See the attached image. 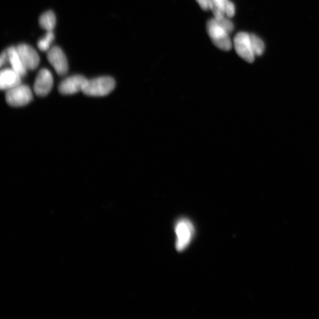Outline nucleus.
<instances>
[{
	"label": "nucleus",
	"instance_id": "f8f14e48",
	"mask_svg": "<svg viewBox=\"0 0 319 319\" xmlns=\"http://www.w3.org/2000/svg\"><path fill=\"white\" fill-rule=\"evenodd\" d=\"M229 0H211V8L214 18L219 20L225 17V8Z\"/></svg>",
	"mask_w": 319,
	"mask_h": 319
},
{
	"label": "nucleus",
	"instance_id": "7ed1b4c3",
	"mask_svg": "<svg viewBox=\"0 0 319 319\" xmlns=\"http://www.w3.org/2000/svg\"><path fill=\"white\" fill-rule=\"evenodd\" d=\"M33 94L28 86L20 85L7 91L5 100L8 105L14 107L23 106L31 102Z\"/></svg>",
	"mask_w": 319,
	"mask_h": 319
},
{
	"label": "nucleus",
	"instance_id": "9b49d317",
	"mask_svg": "<svg viewBox=\"0 0 319 319\" xmlns=\"http://www.w3.org/2000/svg\"><path fill=\"white\" fill-rule=\"evenodd\" d=\"M8 60L10 62L11 68L19 74L21 77L25 76L27 69L21 60L18 53L17 47H11L7 49Z\"/></svg>",
	"mask_w": 319,
	"mask_h": 319
},
{
	"label": "nucleus",
	"instance_id": "f257e3e1",
	"mask_svg": "<svg viewBox=\"0 0 319 319\" xmlns=\"http://www.w3.org/2000/svg\"><path fill=\"white\" fill-rule=\"evenodd\" d=\"M115 85L114 79L110 76L88 80L83 93L91 97L106 96L114 90Z\"/></svg>",
	"mask_w": 319,
	"mask_h": 319
},
{
	"label": "nucleus",
	"instance_id": "dca6fc26",
	"mask_svg": "<svg viewBox=\"0 0 319 319\" xmlns=\"http://www.w3.org/2000/svg\"><path fill=\"white\" fill-rule=\"evenodd\" d=\"M219 23L221 25L224 29L226 30L228 33H231L234 29V24L232 21H230L228 18L225 17L222 18V19L217 20Z\"/></svg>",
	"mask_w": 319,
	"mask_h": 319
},
{
	"label": "nucleus",
	"instance_id": "9d476101",
	"mask_svg": "<svg viewBox=\"0 0 319 319\" xmlns=\"http://www.w3.org/2000/svg\"><path fill=\"white\" fill-rule=\"evenodd\" d=\"M21 76L11 68L1 70L0 73V88L2 90L8 91L21 84Z\"/></svg>",
	"mask_w": 319,
	"mask_h": 319
},
{
	"label": "nucleus",
	"instance_id": "1a4fd4ad",
	"mask_svg": "<svg viewBox=\"0 0 319 319\" xmlns=\"http://www.w3.org/2000/svg\"><path fill=\"white\" fill-rule=\"evenodd\" d=\"M17 49L27 69H36L40 63V57L35 49L26 44L18 45Z\"/></svg>",
	"mask_w": 319,
	"mask_h": 319
},
{
	"label": "nucleus",
	"instance_id": "2eb2a0df",
	"mask_svg": "<svg viewBox=\"0 0 319 319\" xmlns=\"http://www.w3.org/2000/svg\"><path fill=\"white\" fill-rule=\"evenodd\" d=\"M54 39L53 31L47 32L44 38L40 40L38 43V47L41 51H48L49 50L51 43Z\"/></svg>",
	"mask_w": 319,
	"mask_h": 319
},
{
	"label": "nucleus",
	"instance_id": "4468645a",
	"mask_svg": "<svg viewBox=\"0 0 319 319\" xmlns=\"http://www.w3.org/2000/svg\"><path fill=\"white\" fill-rule=\"evenodd\" d=\"M251 47L255 56H261L265 50V43L256 35H250Z\"/></svg>",
	"mask_w": 319,
	"mask_h": 319
},
{
	"label": "nucleus",
	"instance_id": "f03ea898",
	"mask_svg": "<svg viewBox=\"0 0 319 319\" xmlns=\"http://www.w3.org/2000/svg\"><path fill=\"white\" fill-rule=\"evenodd\" d=\"M207 28L212 41L217 48L224 51L231 50L232 45L229 33L223 28L215 18H212L208 21Z\"/></svg>",
	"mask_w": 319,
	"mask_h": 319
},
{
	"label": "nucleus",
	"instance_id": "39448f33",
	"mask_svg": "<svg viewBox=\"0 0 319 319\" xmlns=\"http://www.w3.org/2000/svg\"><path fill=\"white\" fill-rule=\"evenodd\" d=\"M234 43L235 51L239 56L248 62H253L255 55L251 47L250 35L245 32L239 33L235 36Z\"/></svg>",
	"mask_w": 319,
	"mask_h": 319
},
{
	"label": "nucleus",
	"instance_id": "a211bd4d",
	"mask_svg": "<svg viewBox=\"0 0 319 319\" xmlns=\"http://www.w3.org/2000/svg\"><path fill=\"white\" fill-rule=\"evenodd\" d=\"M7 60L8 54L7 51H5L4 52H2L1 55V57H0V64H0V65H1V66H2L6 63V62H7Z\"/></svg>",
	"mask_w": 319,
	"mask_h": 319
},
{
	"label": "nucleus",
	"instance_id": "ddd939ff",
	"mask_svg": "<svg viewBox=\"0 0 319 319\" xmlns=\"http://www.w3.org/2000/svg\"><path fill=\"white\" fill-rule=\"evenodd\" d=\"M56 23V16L52 11L46 12L39 18L40 25L47 32L53 31Z\"/></svg>",
	"mask_w": 319,
	"mask_h": 319
},
{
	"label": "nucleus",
	"instance_id": "0eeeda50",
	"mask_svg": "<svg viewBox=\"0 0 319 319\" xmlns=\"http://www.w3.org/2000/svg\"><path fill=\"white\" fill-rule=\"evenodd\" d=\"M88 79L82 75H73L63 80L60 83L59 91L63 95H72L82 91Z\"/></svg>",
	"mask_w": 319,
	"mask_h": 319
},
{
	"label": "nucleus",
	"instance_id": "423d86ee",
	"mask_svg": "<svg viewBox=\"0 0 319 319\" xmlns=\"http://www.w3.org/2000/svg\"><path fill=\"white\" fill-rule=\"evenodd\" d=\"M47 57L58 75L64 76L66 74L69 69L68 62L62 49L58 47L49 49Z\"/></svg>",
	"mask_w": 319,
	"mask_h": 319
},
{
	"label": "nucleus",
	"instance_id": "20e7f679",
	"mask_svg": "<svg viewBox=\"0 0 319 319\" xmlns=\"http://www.w3.org/2000/svg\"><path fill=\"white\" fill-rule=\"evenodd\" d=\"M176 248L179 251H182L188 247L194 234V227L189 220L181 219L176 224Z\"/></svg>",
	"mask_w": 319,
	"mask_h": 319
},
{
	"label": "nucleus",
	"instance_id": "f3484780",
	"mask_svg": "<svg viewBox=\"0 0 319 319\" xmlns=\"http://www.w3.org/2000/svg\"><path fill=\"white\" fill-rule=\"evenodd\" d=\"M201 7L204 10H211V0H196Z\"/></svg>",
	"mask_w": 319,
	"mask_h": 319
},
{
	"label": "nucleus",
	"instance_id": "6e6552de",
	"mask_svg": "<svg viewBox=\"0 0 319 319\" xmlns=\"http://www.w3.org/2000/svg\"><path fill=\"white\" fill-rule=\"evenodd\" d=\"M53 85L52 73L47 69L40 70L35 80L34 91L37 96H47L50 93Z\"/></svg>",
	"mask_w": 319,
	"mask_h": 319
}]
</instances>
